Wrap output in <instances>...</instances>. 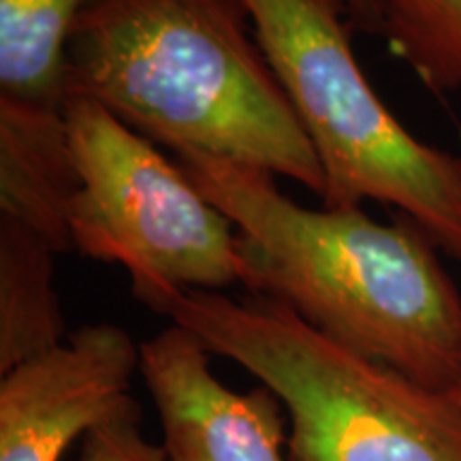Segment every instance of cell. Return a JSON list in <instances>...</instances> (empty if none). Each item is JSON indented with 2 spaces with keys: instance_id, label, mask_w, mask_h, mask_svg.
I'll list each match as a JSON object with an SVG mask.
<instances>
[{
  "instance_id": "8fae6325",
  "label": "cell",
  "mask_w": 461,
  "mask_h": 461,
  "mask_svg": "<svg viewBox=\"0 0 461 461\" xmlns=\"http://www.w3.org/2000/svg\"><path fill=\"white\" fill-rule=\"evenodd\" d=\"M380 31L436 95L461 90V0H378Z\"/></svg>"
},
{
  "instance_id": "277c9868",
  "label": "cell",
  "mask_w": 461,
  "mask_h": 461,
  "mask_svg": "<svg viewBox=\"0 0 461 461\" xmlns=\"http://www.w3.org/2000/svg\"><path fill=\"white\" fill-rule=\"evenodd\" d=\"M325 176V207L376 201L402 212L461 263V154L428 146L363 75L331 0H244Z\"/></svg>"
},
{
  "instance_id": "7a4b0ae2",
  "label": "cell",
  "mask_w": 461,
  "mask_h": 461,
  "mask_svg": "<svg viewBox=\"0 0 461 461\" xmlns=\"http://www.w3.org/2000/svg\"><path fill=\"white\" fill-rule=\"evenodd\" d=\"M65 99L99 103L176 154L255 167L325 194L244 0H88L67 43Z\"/></svg>"
},
{
  "instance_id": "30bf717a",
  "label": "cell",
  "mask_w": 461,
  "mask_h": 461,
  "mask_svg": "<svg viewBox=\"0 0 461 461\" xmlns=\"http://www.w3.org/2000/svg\"><path fill=\"white\" fill-rule=\"evenodd\" d=\"M88 0H0V99L65 107L67 43Z\"/></svg>"
},
{
  "instance_id": "7c38bea8",
  "label": "cell",
  "mask_w": 461,
  "mask_h": 461,
  "mask_svg": "<svg viewBox=\"0 0 461 461\" xmlns=\"http://www.w3.org/2000/svg\"><path fill=\"white\" fill-rule=\"evenodd\" d=\"M77 461H171L163 447L143 438L140 406L132 402L124 411L96 425L82 440Z\"/></svg>"
},
{
  "instance_id": "8992f818",
  "label": "cell",
  "mask_w": 461,
  "mask_h": 461,
  "mask_svg": "<svg viewBox=\"0 0 461 461\" xmlns=\"http://www.w3.org/2000/svg\"><path fill=\"white\" fill-rule=\"evenodd\" d=\"M140 361L129 331L95 322L0 374V461H60L77 438L135 402Z\"/></svg>"
},
{
  "instance_id": "6da1fadb",
  "label": "cell",
  "mask_w": 461,
  "mask_h": 461,
  "mask_svg": "<svg viewBox=\"0 0 461 461\" xmlns=\"http://www.w3.org/2000/svg\"><path fill=\"white\" fill-rule=\"evenodd\" d=\"M176 157L238 229L252 295L425 387L461 389V295L417 224L376 222L361 205L310 210L269 171Z\"/></svg>"
},
{
  "instance_id": "ba28073f",
  "label": "cell",
  "mask_w": 461,
  "mask_h": 461,
  "mask_svg": "<svg viewBox=\"0 0 461 461\" xmlns=\"http://www.w3.org/2000/svg\"><path fill=\"white\" fill-rule=\"evenodd\" d=\"M79 186L65 107L0 99V221L31 230L56 255L71 252Z\"/></svg>"
},
{
  "instance_id": "4fadbf2b",
  "label": "cell",
  "mask_w": 461,
  "mask_h": 461,
  "mask_svg": "<svg viewBox=\"0 0 461 461\" xmlns=\"http://www.w3.org/2000/svg\"><path fill=\"white\" fill-rule=\"evenodd\" d=\"M348 22L350 28L378 34L380 31V11L378 0H331Z\"/></svg>"
},
{
  "instance_id": "3957f363",
  "label": "cell",
  "mask_w": 461,
  "mask_h": 461,
  "mask_svg": "<svg viewBox=\"0 0 461 461\" xmlns=\"http://www.w3.org/2000/svg\"><path fill=\"white\" fill-rule=\"evenodd\" d=\"M154 312L278 395L291 461H461V389L425 387L252 293H173Z\"/></svg>"
},
{
  "instance_id": "52a82bcc",
  "label": "cell",
  "mask_w": 461,
  "mask_h": 461,
  "mask_svg": "<svg viewBox=\"0 0 461 461\" xmlns=\"http://www.w3.org/2000/svg\"><path fill=\"white\" fill-rule=\"evenodd\" d=\"M140 357L171 461H291L278 395L265 384L227 387L186 327L171 322L140 344Z\"/></svg>"
},
{
  "instance_id": "9c48e42d",
  "label": "cell",
  "mask_w": 461,
  "mask_h": 461,
  "mask_svg": "<svg viewBox=\"0 0 461 461\" xmlns=\"http://www.w3.org/2000/svg\"><path fill=\"white\" fill-rule=\"evenodd\" d=\"M54 257L41 238L0 221V374L68 338L54 286Z\"/></svg>"
},
{
  "instance_id": "5b68a950",
  "label": "cell",
  "mask_w": 461,
  "mask_h": 461,
  "mask_svg": "<svg viewBox=\"0 0 461 461\" xmlns=\"http://www.w3.org/2000/svg\"><path fill=\"white\" fill-rule=\"evenodd\" d=\"M65 118L82 180L75 252L120 265L149 310L173 293L244 285L238 229L180 165L99 103L65 99Z\"/></svg>"
}]
</instances>
